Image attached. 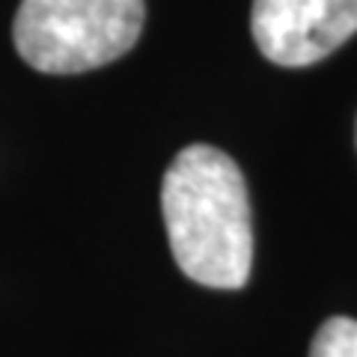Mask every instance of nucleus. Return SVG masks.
<instances>
[{
	"mask_svg": "<svg viewBox=\"0 0 357 357\" xmlns=\"http://www.w3.org/2000/svg\"><path fill=\"white\" fill-rule=\"evenodd\" d=\"M253 42L277 66L301 69L357 33V0H253Z\"/></svg>",
	"mask_w": 357,
	"mask_h": 357,
	"instance_id": "7ed1b4c3",
	"label": "nucleus"
},
{
	"mask_svg": "<svg viewBox=\"0 0 357 357\" xmlns=\"http://www.w3.org/2000/svg\"><path fill=\"white\" fill-rule=\"evenodd\" d=\"M143 21L146 0H21L13 39L36 72L77 75L128 54Z\"/></svg>",
	"mask_w": 357,
	"mask_h": 357,
	"instance_id": "f03ea898",
	"label": "nucleus"
},
{
	"mask_svg": "<svg viewBox=\"0 0 357 357\" xmlns=\"http://www.w3.org/2000/svg\"><path fill=\"white\" fill-rule=\"evenodd\" d=\"M310 357H357V321L333 316L316 331Z\"/></svg>",
	"mask_w": 357,
	"mask_h": 357,
	"instance_id": "20e7f679",
	"label": "nucleus"
},
{
	"mask_svg": "<svg viewBox=\"0 0 357 357\" xmlns=\"http://www.w3.org/2000/svg\"><path fill=\"white\" fill-rule=\"evenodd\" d=\"M173 259L208 289H241L253 265L250 197L238 164L208 143L185 146L161 182Z\"/></svg>",
	"mask_w": 357,
	"mask_h": 357,
	"instance_id": "f257e3e1",
	"label": "nucleus"
}]
</instances>
